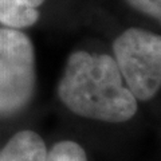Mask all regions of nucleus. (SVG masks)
Here are the masks:
<instances>
[{
	"mask_svg": "<svg viewBox=\"0 0 161 161\" xmlns=\"http://www.w3.org/2000/svg\"><path fill=\"white\" fill-rule=\"evenodd\" d=\"M46 161H87L85 149L70 140L59 141L47 150Z\"/></svg>",
	"mask_w": 161,
	"mask_h": 161,
	"instance_id": "obj_6",
	"label": "nucleus"
},
{
	"mask_svg": "<svg viewBox=\"0 0 161 161\" xmlns=\"http://www.w3.org/2000/svg\"><path fill=\"white\" fill-rule=\"evenodd\" d=\"M58 97L70 112L103 122H125L137 113V99L113 57L74 51L58 85Z\"/></svg>",
	"mask_w": 161,
	"mask_h": 161,
	"instance_id": "obj_1",
	"label": "nucleus"
},
{
	"mask_svg": "<svg viewBox=\"0 0 161 161\" xmlns=\"http://www.w3.org/2000/svg\"><path fill=\"white\" fill-rule=\"evenodd\" d=\"M114 60L136 99L149 101L161 89V35L128 28L113 42Z\"/></svg>",
	"mask_w": 161,
	"mask_h": 161,
	"instance_id": "obj_3",
	"label": "nucleus"
},
{
	"mask_svg": "<svg viewBox=\"0 0 161 161\" xmlns=\"http://www.w3.org/2000/svg\"><path fill=\"white\" fill-rule=\"evenodd\" d=\"M36 86L35 50L20 30L0 27V115H11L30 103Z\"/></svg>",
	"mask_w": 161,
	"mask_h": 161,
	"instance_id": "obj_2",
	"label": "nucleus"
},
{
	"mask_svg": "<svg viewBox=\"0 0 161 161\" xmlns=\"http://www.w3.org/2000/svg\"><path fill=\"white\" fill-rule=\"evenodd\" d=\"M125 2L137 11L161 20V0H125Z\"/></svg>",
	"mask_w": 161,
	"mask_h": 161,
	"instance_id": "obj_7",
	"label": "nucleus"
},
{
	"mask_svg": "<svg viewBox=\"0 0 161 161\" xmlns=\"http://www.w3.org/2000/svg\"><path fill=\"white\" fill-rule=\"evenodd\" d=\"M46 144L32 130H22L12 136L0 150V161H46Z\"/></svg>",
	"mask_w": 161,
	"mask_h": 161,
	"instance_id": "obj_4",
	"label": "nucleus"
},
{
	"mask_svg": "<svg viewBox=\"0 0 161 161\" xmlns=\"http://www.w3.org/2000/svg\"><path fill=\"white\" fill-rule=\"evenodd\" d=\"M44 0H0V23L22 30L34 26L39 19V7Z\"/></svg>",
	"mask_w": 161,
	"mask_h": 161,
	"instance_id": "obj_5",
	"label": "nucleus"
}]
</instances>
